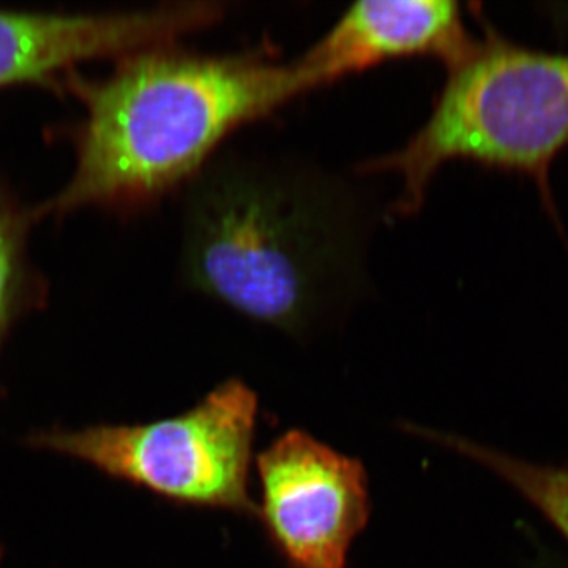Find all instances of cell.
Wrapping results in <instances>:
<instances>
[{
    "instance_id": "obj_5",
    "label": "cell",
    "mask_w": 568,
    "mask_h": 568,
    "mask_svg": "<svg viewBox=\"0 0 568 568\" xmlns=\"http://www.w3.org/2000/svg\"><path fill=\"white\" fill-rule=\"evenodd\" d=\"M256 469V518L287 567L345 568L372 508L362 463L293 429L261 452Z\"/></svg>"
},
{
    "instance_id": "obj_6",
    "label": "cell",
    "mask_w": 568,
    "mask_h": 568,
    "mask_svg": "<svg viewBox=\"0 0 568 568\" xmlns=\"http://www.w3.org/2000/svg\"><path fill=\"white\" fill-rule=\"evenodd\" d=\"M220 3H179L111 14L0 10V85L40 81L74 63L170 47L222 20Z\"/></svg>"
},
{
    "instance_id": "obj_7",
    "label": "cell",
    "mask_w": 568,
    "mask_h": 568,
    "mask_svg": "<svg viewBox=\"0 0 568 568\" xmlns=\"http://www.w3.org/2000/svg\"><path fill=\"white\" fill-rule=\"evenodd\" d=\"M477 41L457 2L368 0L351 6L298 61L324 88L398 59L433 58L448 70L465 61Z\"/></svg>"
},
{
    "instance_id": "obj_2",
    "label": "cell",
    "mask_w": 568,
    "mask_h": 568,
    "mask_svg": "<svg viewBox=\"0 0 568 568\" xmlns=\"http://www.w3.org/2000/svg\"><path fill=\"white\" fill-rule=\"evenodd\" d=\"M89 119L73 181L48 207L141 204L189 183L235 130L320 89L298 59L151 48L81 85Z\"/></svg>"
},
{
    "instance_id": "obj_3",
    "label": "cell",
    "mask_w": 568,
    "mask_h": 568,
    "mask_svg": "<svg viewBox=\"0 0 568 568\" xmlns=\"http://www.w3.org/2000/svg\"><path fill=\"white\" fill-rule=\"evenodd\" d=\"M481 26L474 51L447 70L428 121L402 149L361 166L399 178L395 215L420 211L440 168L465 160L525 175L555 216L549 170L568 148V54L521 47Z\"/></svg>"
},
{
    "instance_id": "obj_9",
    "label": "cell",
    "mask_w": 568,
    "mask_h": 568,
    "mask_svg": "<svg viewBox=\"0 0 568 568\" xmlns=\"http://www.w3.org/2000/svg\"><path fill=\"white\" fill-rule=\"evenodd\" d=\"M21 224L9 205L0 201V331L9 317L20 272Z\"/></svg>"
},
{
    "instance_id": "obj_8",
    "label": "cell",
    "mask_w": 568,
    "mask_h": 568,
    "mask_svg": "<svg viewBox=\"0 0 568 568\" xmlns=\"http://www.w3.org/2000/svg\"><path fill=\"white\" fill-rule=\"evenodd\" d=\"M418 435L457 452L506 481L568 541V466L537 465L466 437L418 429Z\"/></svg>"
},
{
    "instance_id": "obj_1",
    "label": "cell",
    "mask_w": 568,
    "mask_h": 568,
    "mask_svg": "<svg viewBox=\"0 0 568 568\" xmlns=\"http://www.w3.org/2000/svg\"><path fill=\"white\" fill-rule=\"evenodd\" d=\"M189 185L190 290L293 336L366 290L368 215L342 179L231 153Z\"/></svg>"
},
{
    "instance_id": "obj_4",
    "label": "cell",
    "mask_w": 568,
    "mask_h": 568,
    "mask_svg": "<svg viewBox=\"0 0 568 568\" xmlns=\"http://www.w3.org/2000/svg\"><path fill=\"white\" fill-rule=\"evenodd\" d=\"M256 418V394L230 379L181 416L48 433L39 443L182 506L257 517L248 488Z\"/></svg>"
}]
</instances>
